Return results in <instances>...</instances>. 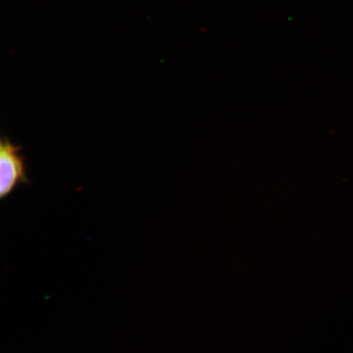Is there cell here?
<instances>
[{
	"instance_id": "1",
	"label": "cell",
	"mask_w": 353,
	"mask_h": 353,
	"mask_svg": "<svg viewBox=\"0 0 353 353\" xmlns=\"http://www.w3.org/2000/svg\"><path fill=\"white\" fill-rule=\"evenodd\" d=\"M19 145L6 137L0 140V198L10 195L19 185L28 184V176L24 156Z\"/></svg>"
}]
</instances>
